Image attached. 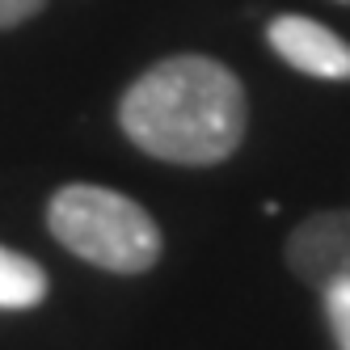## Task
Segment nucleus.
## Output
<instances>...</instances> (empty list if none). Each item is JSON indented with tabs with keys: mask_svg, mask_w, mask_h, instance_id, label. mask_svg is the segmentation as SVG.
<instances>
[{
	"mask_svg": "<svg viewBox=\"0 0 350 350\" xmlns=\"http://www.w3.org/2000/svg\"><path fill=\"white\" fill-rule=\"evenodd\" d=\"M249 122V97L232 68L207 55H169L135 77L118 102V127L139 152L169 165L228 161Z\"/></svg>",
	"mask_w": 350,
	"mask_h": 350,
	"instance_id": "1",
	"label": "nucleus"
},
{
	"mask_svg": "<svg viewBox=\"0 0 350 350\" xmlns=\"http://www.w3.org/2000/svg\"><path fill=\"white\" fill-rule=\"evenodd\" d=\"M46 228L68 254L110 274L152 270L165 249L157 219L135 198L89 182H72L55 190L51 207H46Z\"/></svg>",
	"mask_w": 350,
	"mask_h": 350,
	"instance_id": "2",
	"label": "nucleus"
},
{
	"mask_svg": "<svg viewBox=\"0 0 350 350\" xmlns=\"http://www.w3.org/2000/svg\"><path fill=\"white\" fill-rule=\"evenodd\" d=\"M287 266L308 287L350 279V207L312 211L287 237Z\"/></svg>",
	"mask_w": 350,
	"mask_h": 350,
	"instance_id": "3",
	"label": "nucleus"
},
{
	"mask_svg": "<svg viewBox=\"0 0 350 350\" xmlns=\"http://www.w3.org/2000/svg\"><path fill=\"white\" fill-rule=\"evenodd\" d=\"M266 42L283 64L317 81H350V42L312 17L283 13L266 26Z\"/></svg>",
	"mask_w": 350,
	"mask_h": 350,
	"instance_id": "4",
	"label": "nucleus"
},
{
	"mask_svg": "<svg viewBox=\"0 0 350 350\" xmlns=\"http://www.w3.org/2000/svg\"><path fill=\"white\" fill-rule=\"evenodd\" d=\"M46 287H51V279H46V270L34 258L0 245V312L38 308L46 299Z\"/></svg>",
	"mask_w": 350,
	"mask_h": 350,
	"instance_id": "5",
	"label": "nucleus"
},
{
	"mask_svg": "<svg viewBox=\"0 0 350 350\" xmlns=\"http://www.w3.org/2000/svg\"><path fill=\"white\" fill-rule=\"evenodd\" d=\"M321 304H325V321H329V329L338 338V350H350V279L325 283Z\"/></svg>",
	"mask_w": 350,
	"mask_h": 350,
	"instance_id": "6",
	"label": "nucleus"
},
{
	"mask_svg": "<svg viewBox=\"0 0 350 350\" xmlns=\"http://www.w3.org/2000/svg\"><path fill=\"white\" fill-rule=\"evenodd\" d=\"M46 0H0V30H13L21 21H30L42 13Z\"/></svg>",
	"mask_w": 350,
	"mask_h": 350,
	"instance_id": "7",
	"label": "nucleus"
},
{
	"mask_svg": "<svg viewBox=\"0 0 350 350\" xmlns=\"http://www.w3.org/2000/svg\"><path fill=\"white\" fill-rule=\"evenodd\" d=\"M338 5H346V9H350V0H338Z\"/></svg>",
	"mask_w": 350,
	"mask_h": 350,
	"instance_id": "8",
	"label": "nucleus"
}]
</instances>
